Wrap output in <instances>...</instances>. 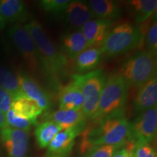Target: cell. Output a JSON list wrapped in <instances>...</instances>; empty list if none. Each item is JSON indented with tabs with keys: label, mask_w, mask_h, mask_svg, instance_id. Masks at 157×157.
Instances as JSON below:
<instances>
[{
	"label": "cell",
	"mask_w": 157,
	"mask_h": 157,
	"mask_svg": "<svg viewBox=\"0 0 157 157\" xmlns=\"http://www.w3.org/2000/svg\"><path fill=\"white\" fill-rule=\"evenodd\" d=\"M82 133V152L89 151L92 148L104 145L120 148L129 142V121L123 109L96 121L93 127Z\"/></svg>",
	"instance_id": "cell-1"
},
{
	"label": "cell",
	"mask_w": 157,
	"mask_h": 157,
	"mask_svg": "<svg viewBox=\"0 0 157 157\" xmlns=\"http://www.w3.org/2000/svg\"><path fill=\"white\" fill-rule=\"evenodd\" d=\"M24 28L34 41L40 58L42 68L53 78H57L66 70L68 58L56 48L43 29L42 25L31 20Z\"/></svg>",
	"instance_id": "cell-2"
},
{
	"label": "cell",
	"mask_w": 157,
	"mask_h": 157,
	"mask_svg": "<svg viewBox=\"0 0 157 157\" xmlns=\"http://www.w3.org/2000/svg\"><path fill=\"white\" fill-rule=\"evenodd\" d=\"M143 39V35L140 28L131 23L125 22L109 31L100 48L102 54L111 58L137 48L141 44Z\"/></svg>",
	"instance_id": "cell-3"
},
{
	"label": "cell",
	"mask_w": 157,
	"mask_h": 157,
	"mask_svg": "<svg viewBox=\"0 0 157 157\" xmlns=\"http://www.w3.org/2000/svg\"><path fill=\"white\" fill-rule=\"evenodd\" d=\"M129 86L119 74H111L105 80L99 103L92 119L95 121L124 109Z\"/></svg>",
	"instance_id": "cell-4"
},
{
	"label": "cell",
	"mask_w": 157,
	"mask_h": 157,
	"mask_svg": "<svg viewBox=\"0 0 157 157\" xmlns=\"http://www.w3.org/2000/svg\"><path fill=\"white\" fill-rule=\"evenodd\" d=\"M129 87H140L156 76V56L148 50L137 52L124 63L120 73Z\"/></svg>",
	"instance_id": "cell-5"
},
{
	"label": "cell",
	"mask_w": 157,
	"mask_h": 157,
	"mask_svg": "<svg viewBox=\"0 0 157 157\" xmlns=\"http://www.w3.org/2000/svg\"><path fill=\"white\" fill-rule=\"evenodd\" d=\"M78 80L83 96L82 111L86 119H93L97 110L103 87L105 75L102 69L92 71L84 74H74Z\"/></svg>",
	"instance_id": "cell-6"
},
{
	"label": "cell",
	"mask_w": 157,
	"mask_h": 157,
	"mask_svg": "<svg viewBox=\"0 0 157 157\" xmlns=\"http://www.w3.org/2000/svg\"><path fill=\"white\" fill-rule=\"evenodd\" d=\"M9 35L15 47L24 59L31 72L42 68L38 51L31 37L22 25L16 24L9 29Z\"/></svg>",
	"instance_id": "cell-7"
},
{
	"label": "cell",
	"mask_w": 157,
	"mask_h": 157,
	"mask_svg": "<svg viewBox=\"0 0 157 157\" xmlns=\"http://www.w3.org/2000/svg\"><path fill=\"white\" fill-rule=\"evenodd\" d=\"M157 108L154 106L140 113L129 122V142L151 143L156 136ZM128 142V143H129Z\"/></svg>",
	"instance_id": "cell-8"
},
{
	"label": "cell",
	"mask_w": 157,
	"mask_h": 157,
	"mask_svg": "<svg viewBox=\"0 0 157 157\" xmlns=\"http://www.w3.org/2000/svg\"><path fill=\"white\" fill-rule=\"evenodd\" d=\"M0 133L8 157H26L29 139L28 132L7 127Z\"/></svg>",
	"instance_id": "cell-9"
},
{
	"label": "cell",
	"mask_w": 157,
	"mask_h": 157,
	"mask_svg": "<svg viewBox=\"0 0 157 157\" xmlns=\"http://www.w3.org/2000/svg\"><path fill=\"white\" fill-rule=\"evenodd\" d=\"M85 125V121H84L76 126L59 132L48 146V156L64 157L66 156L73 148L76 137L84 130Z\"/></svg>",
	"instance_id": "cell-10"
},
{
	"label": "cell",
	"mask_w": 157,
	"mask_h": 157,
	"mask_svg": "<svg viewBox=\"0 0 157 157\" xmlns=\"http://www.w3.org/2000/svg\"><path fill=\"white\" fill-rule=\"evenodd\" d=\"M17 76L23 95L36 102L43 111L48 110L51 104L50 96L48 92L29 74L19 71Z\"/></svg>",
	"instance_id": "cell-11"
},
{
	"label": "cell",
	"mask_w": 157,
	"mask_h": 157,
	"mask_svg": "<svg viewBox=\"0 0 157 157\" xmlns=\"http://www.w3.org/2000/svg\"><path fill=\"white\" fill-rule=\"evenodd\" d=\"M113 21L102 19L90 20L81 27V33L85 38L87 48L100 47L109 32Z\"/></svg>",
	"instance_id": "cell-12"
},
{
	"label": "cell",
	"mask_w": 157,
	"mask_h": 157,
	"mask_svg": "<svg viewBox=\"0 0 157 157\" xmlns=\"http://www.w3.org/2000/svg\"><path fill=\"white\" fill-rule=\"evenodd\" d=\"M83 96L81 87L75 76H72V80L60 90L59 94L60 110L82 111L83 106Z\"/></svg>",
	"instance_id": "cell-13"
},
{
	"label": "cell",
	"mask_w": 157,
	"mask_h": 157,
	"mask_svg": "<svg viewBox=\"0 0 157 157\" xmlns=\"http://www.w3.org/2000/svg\"><path fill=\"white\" fill-rule=\"evenodd\" d=\"M157 78L154 77L139 87L133 102L135 112L142 113L146 110L156 106Z\"/></svg>",
	"instance_id": "cell-14"
},
{
	"label": "cell",
	"mask_w": 157,
	"mask_h": 157,
	"mask_svg": "<svg viewBox=\"0 0 157 157\" xmlns=\"http://www.w3.org/2000/svg\"><path fill=\"white\" fill-rule=\"evenodd\" d=\"M0 13L6 23H23L28 17L26 6L20 0H0Z\"/></svg>",
	"instance_id": "cell-15"
},
{
	"label": "cell",
	"mask_w": 157,
	"mask_h": 157,
	"mask_svg": "<svg viewBox=\"0 0 157 157\" xmlns=\"http://www.w3.org/2000/svg\"><path fill=\"white\" fill-rule=\"evenodd\" d=\"M64 13L68 22L76 28H81L95 17L88 4L84 1H71Z\"/></svg>",
	"instance_id": "cell-16"
},
{
	"label": "cell",
	"mask_w": 157,
	"mask_h": 157,
	"mask_svg": "<svg viewBox=\"0 0 157 157\" xmlns=\"http://www.w3.org/2000/svg\"><path fill=\"white\" fill-rule=\"evenodd\" d=\"M60 39L62 52L71 60H75L84 50L88 48L85 38L80 31L64 34Z\"/></svg>",
	"instance_id": "cell-17"
},
{
	"label": "cell",
	"mask_w": 157,
	"mask_h": 157,
	"mask_svg": "<svg viewBox=\"0 0 157 157\" xmlns=\"http://www.w3.org/2000/svg\"><path fill=\"white\" fill-rule=\"evenodd\" d=\"M11 109L17 117L30 121L33 125H37V118L43 112L36 102L25 96L14 100Z\"/></svg>",
	"instance_id": "cell-18"
},
{
	"label": "cell",
	"mask_w": 157,
	"mask_h": 157,
	"mask_svg": "<svg viewBox=\"0 0 157 157\" xmlns=\"http://www.w3.org/2000/svg\"><path fill=\"white\" fill-rule=\"evenodd\" d=\"M92 13L98 19L113 21L121 15L119 4L111 0H90L88 2Z\"/></svg>",
	"instance_id": "cell-19"
},
{
	"label": "cell",
	"mask_w": 157,
	"mask_h": 157,
	"mask_svg": "<svg viewBox=\"0 0 157 157\" xmlns=\"http://www.w3.org/2000/svg\"><path fill=\"white\" fill-rule=\"evenodd\" d=\"M47 121L57 124L63 129L70 128L86 121V118L82 111H76L71 110H58L47 115Z\"/></svg>",
	"instance_id": "cell-20"
},
{
	"label": "cell",
	"mask_w": 157,
	"mask_h": 157,
	"mask_svg": "<svg viewBox=\"0 0 157 157\" xmlns=\"http://www.w3.org/2000/svg\"><path fill=\"white\" fill-rule=\"evenodd\" d=\"M156 0H132L128 2V10L135 23H142L156 13Z\"/></svg>",
	"instance_id": "cell-21"
},
{
	"label": "cell",
	"mask_w": 157,
	"mask_h": 157,
	"mask_svg": "<svg viewBox=\"0 0 157 157\" xmlns=\"http://www.w3.org/2000/svg\"><path fill=\"white\" fill-rule=\"evenodd\" d=\"M102 55L101 48L98 47L86 49L75 59L74 68L78 73L92 71L101 63Z\"/></svg>",
	"instance_id": "cell-22"
},
{
	"label": "cell",
	"mask_w": 157,
	"mask_h": 157,
	"mask_svg": "<svg viewBox=\"0 0 157 157\" xmlns=\"http://www.w3.org/2000/svg\"><path fill=\"white\" fill-rule=\"evenodd\" d=\"M63 129L57 124L50 121H46L37 124L35 129V137L36 143L40 148L48 147L56 135Z\"/></svg>",
	"instance_id": "cell-23"
},
{
	"label": "cell",
	"mask_w": 157,
	"mask_h": 157,
	"mask_svg": "<svg viewBox=\"0 0 157 157\" xmlns=\"http://www.w3.org/2000/svg\"><path fill=\"white\" fill-rule=\"evenodd\" d=\"M0 87L10 95L13 101L25 96L21 90L17 75L5 66H0Z\"/></svg>",
	"instance_id": "cell-24"
},
{
	"label": "cell",
	"mask_w": 157,
	"mask_h": 157,
	"mask_svg": "<svg viewBox=\"0 0 157 157\" xmlns=\"http://www.w3.org/2000/svg\"><path fill=\"white\" fill-rule=\"evenodd\" d=\"M7 126L11 128L21 129V130L29 132L33 124L30 121L23 119L15 114L13 110L10 109L5 114Z\"/></svg>",
	"instance_id": "cell-25"
},
{
	"label": "cell",
	"mask_w": 157,
	"mask_h": 157,
	"mask_svg": "<svg viewBox=\"0 0 157 157\" xmlns=\"http://www.w3.org/2000/svg\"><path fill=\"white\" fill-rule=\"evenodd\" d=\"M71 2L69 0H42L39 2V6L47 13L60 14L66 11Z\"/></svg>",
	"instance_id": "cell-26"
},
{
	"label": "cell",
	"mask_w": 157,
	"mask_h": 157,
	"mask_svg": "<svg viewBox=\"0 0 157 157\" xmlns=\"http://www.w3.org/2000/svg\"><path fill=\"white\" fill-rule=\"evenodd\" d=\"M146 44L148 48V51L155 56L157 53V23L155 20L149 28L147 29L146 35Z\"/></svg>",
	"instance_id": "cell-27"
},
{
	"label": "cell",
	"mask_w": 157,
	"mask_h": 157,
	"mask_svg": "<svg viewBox=\"0 0 157 157\" xmlns=\"http://www.w3.org/2000/svg\"><path fill=\"white\" fill-rule=\"evenodd\" d=\"M132 151L135 157H156V153L151 143H136L132 144Z\"/></svg>",
	"instance_id": "cell-28"
},
{
	"label": "cell",
	"mask_w": 157,
	"mask_h": 157,
	"mask_svg": "<svg viewBox=\"0 0 157 157\" xmlns=\"http://www.w3.org/2000/svg\"><path fill=\"white\" fill-rule=\"evenodd\" d=\"M118 148H119L110 145L96 146L90 149L86 157H112L113 154Z\"/></svg>",
	"instance_id": "cell-29"
},
{
	"label": "cell",
	"mask_w": 157,
	"mask_h": 157,
	"mask_svg": "<svg viewBox=\"0 0 157 157\" xmlns=\"http://www.w3.org/2000/svg\"><path fill=\"white\" fill-rule=\"evenodd\" d=\"M13 98L6 90L0 87V112L5 114L11 109Z\"/></svg>",
	"instance_id": "cell-30"
},
{
	"label": "cell",
	"mask_w": 157,
	"mask_h": 157,
	"mask_svg": "<svg viewBox=\"0 0 157 157\" xmlns=\"http://www.w3.org/2000/svg\"><path fill=\"white\" fill-rule=\"evenodd\" d=\"M129 152L128 148H118L112 155V157H129Z\"/></svg>",
	"instance_id": "cell-31"
},
{
	"label": "cell",
	"mask_w": 157,
	"mask_h": 157,
	"mask_svg": "<svg viewBox=\"0 0 157 157\" xmlns=\"http://www.w3.org/2000/svg\"><path fill=\"white\" fill-rule=\"evenodd\" d=\"M7 124H6L5 114L0 112V132L5 127H7Z\"/></svg>",
	"instance_id": "cell-32"
},
{
	"label": "cell",
	"mask_w": 157,
	"mask_h": 157,
	"mask_svg": "<svg viewBox=\"0 0 157 157\" xmlns=\"http://www.w3.org/2000/svg\"><path fill=\"white\" fill-rule=\"evenodd\" d=\"M6 25V22L5 20L3 19L1 13H0V29H3Z\"/></svg>",
	"instance_id": "cell-33"
},
{
	"label": "cell",
	"mask_w": 157,
	"mask_h": 157,
	"mask_svg": "<svg viewBox=\"0 0 157 157\" xmlns=\"http://www.w3.org/2000/svg\"><path fill=\"white\" fill-rule=\"evenodd\" d=\"M132 147H130V148H128L129 152V157H135L134 153H133V151H132Z\"/></svg>",
	"instance_id": "cell-34"
},
{
	"label": "cell",
	"mask_w": 157,
	"mask_h": 157,
	"mask_svg": "<svg viewBox=\"0 0 157 157\" xmlns=\"http://www.w3.org/2000/svg\"><path fill=\"white\" fill-rule=\"evenodd\" d=\"M48 157H62V156H48Z\"/></svg>",
	"instance_id": "cell-35"
},
{
	"label": "cell",
	"mask_w": 157,
	"mask_h": 157,
	"mask_svg": "<svg viewBox=\"0 0 157 157\" xmlns=\"http://www.w3.org/2000/svg\"><path fill=\"white\" fill-rule=\"evenodd\" d=\"M85 157H86V156H85Z\"/></svg>",
	"instance_id": "cell-36"
}]
</instances>
